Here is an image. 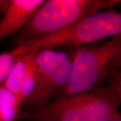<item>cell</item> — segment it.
<instances>
[{
	"mask_svg": "<svg viewBox=\"0 0 121 121\" xmlns=\"http://www.w3.org/2000/svg\"><path fill=\"white\" fill-rule=\"evenodd\" d=\"M121 67V34L75 48L69 79L55 97L104 86Z\"/></svg>",
	"mask_w": 121,
	"mask_h": 121,
	"instance_id": "2",
	"label": "cell"
},
{
	"mask_svg": "<svg viewBox=\"0 0 121 121\" xmlns=\"http://www.w3.org/2000/svg\"><path fill=\"white\" fill-rule=\"evenodd\" d=\"M121 73L106 85L76 94L56 96L43 108L24 110L17 121H110L121 115Z\"/></svg>",
	"mask_w": 121,
	"mask_h": 121,
	"instance_id": "1",
	"label": "cell"
},
{
	"mask_svg": "<svg viewBox=\"0 0 121 121\" xmlns=\"http://www.w3.org/2000/svg\"><path fill=\"white\" fill-rule=\"evenodd\" d=\"M121 121V115H118V117L114 118V119H112V121Z\"/></svg>",
	"mask_w": 121,
	"mask_h": 121,
	"instance_id": "11",
	"label": "cell"
},
{
	"mask_svg": "<svg viewBox=\"0 0 121 121\" xmlns=\"http://www.w3.org/2000/svg\"><path fill=\"white\" fill-rule=\"evenodd\" d=\"M16 57L12 51L0 53V88L4 86Z\"/></svg>",
	"mask_w": 121,
	"mask_h": 121,
	"instance_id": "9",
	"label": "cell"
},
{
	"mask_svg": "<svg viewBox=\"0 0 121 121\" xmlns=\"http://www.w3.org/2000/svg\"><path fill=\"white\" fill-rule=\"evenodd\" d=\"M120 0H44L17 32V45L72 26L94 13L113 8Z\"/></svg>",
	"mask_w": 121,
	"mask_h": 121,
	"instance_id": "4",
	"label": "cell"
},
{
	"mask_svg": "<svg viewBox=\"0 0 121 121\" xmlns=\"http://www.w3.org/2000/svg\"><path fill=\"white\" fill-rule=\"evenodd\" d=\"M22 103L4 87L0 88V121H16L22 113Z\"/></svg>",
	"mask_w": 121,
	"mask_h": 121,
	"instance_id": "8",
	"label": "cell"
},
{
	"mask_svg": "<svg viewBox=\"0 0 121 121\" xmlns=\"http://www.w3.org/2000/svg\"><path fill=\"white\" fill-rule=\"evenodd\" d=\"M36 78L33 90L23 103L26 110L43 108L67 83L71 73L72 55L54 49L36 52Z\"/></svg>",
	"mask_w": 121,
	"mask_h": 121,
	"instance_id": "5",
	"label": "cell"
},
{
	"mask_svg": "<svg viewBox=\"0 0 121 121\" xmlns=\"http://www.w3.org/2000/svg\"><path fill=\"white\" fill-rule=\"evenodd\" d=\"M36 52H27L16 57L3 86L22 103L32 93L36 78Z\"/></svg>",
	"mask_w": 121,
	"mask_h": 121,
	"instance_id": "6",
	"label": "cell"
},
{
	"mask_svg": "<svg viewBox=\"0 0 121 121\" xmlns=\"http://www.w3.org/2000/svg\"><path fill=\"white\" fill-rule=\"evenodd\" d=\"M8 1H0V15H1L5 5L8 4Z\"/></svg>",
	"mask_w": 121,
	"mask_h": 121,
	"instance_id": "10",
	"label": "cell"
},
{
	"mask_svg": "<svg viewBox=\"0 0 121 121\" xmlns=\"http://www.w3.org/2000/svg\"><path fill=\"white\" fill-rule=\"evenodd\" d=\"M44 0L8 1L0 16V42L26 26Z\"/></svg>",
	"mask_w": 121,
	"mask_h": 121,
	"instance_id": "7",
	"label": "cell"
},
{
	"mask_svg": "<svg viewBox=\"0 0 121 121\" xmlns=\"http://www.w3.org/2000/svg\"><path fill=\"white\" fill-rule=\"evenodd\" d=\"M121 34V13L108 9L94 13L59 32L30 39L11 51L16 56L55 48L81 47Z\"/></svg>",
	"mask_w": 121,
	"mask_h": 121,
	"instance_id": "3",
	"label": "cell"
}]
</instances>
